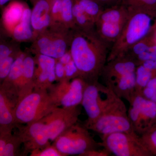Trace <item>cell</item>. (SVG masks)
Masks as SVG:
<instances>
[{"mask_svg": "<svg viewBox=\"0 0 156 156\" xmlns=\"http://www.w3.org/2000/svg\"><path fill=\"white\" fill-rule=\"evenodd\" d=\"M111 48L95 28L71 29L69 50L79 73V77L87 83L98 81L107 62Z\"/></svg>", "mask_w": 156, "mask_h": 156, "instance_id": "cell-1", "label": "cell"}, {"mask_svg": "<svg viewBox=\"0 0 156 156\" xmlns=\"http://www.w3.org/2000/svg\"><path fill=\"white\" fill-rule=\"evenodd\" d=\"M128 8V19L119 37L110 50L107 62L122 56L131 46L155 32L156 11Z\"/></svg>", "mask_w": 156, "mask_h": 156, "instance_id": "cell-2", "label": "cell"}, {"mask_svg": "<svg viewBox=\"0 0 156 156\" xmlns=\"http://www.w3.org/2000/svg\"><path fill=\"white\" fill-rule=\"evenodd\" d=\"M86 128L101 136L116 132L136 133L128 117L126 104L113 91L100 116Z\"/></svg>", "mask_w": 156, "mask_h": 156, "instance_id": "cell-3", "label": "cell"}, {"mask_svg": "<svg viewBox=\"0 0 156 156\" xmlns=\"http://www.w3.org/2000/svg\"><path fill=\"white\" fill-rule=\"evenodd\" d=\"M58 107L48 90L34 89L17 102L14 109L17 127L28 125L42 119Z\"/></svg>", "mask_w": 156, "mask_h": 156, "instance_id": "cell-4", "label": "cell"}, {"mask_svg": "<svg viewBox=\"0 0 156 156\" xmlns=\"http://www.w3.org/2000/svg\"><path fill=\"white\" fill-rule=\"evenodd\" d=\"M70 32L63 25L50 26L39 34L28 50L58 59L69 49Z\"/></svg>", "mask_w": 156, "mask_h": 156, "instance_id": "cell-5", "label": "cell"}, {"mask_svg": "<svg viewBox=\"0 0 156 156\" xmlns=\"http://www.w3.org/2000/svg\"><path fill=\"white\" fill-rule=\"evenodd\" d=\"M84 126L77 122L58 136L53 144L65 156H82L87 152L98 149L101 147Z\"/></svg>", "mask_w": 156, "mask_h": 156, "instance_id": "cell-6", "label": "cell"}, {"mask_svg": "<svg viewBox=\"0 0 156 156\" xmlns=\"http://www.w3.org/2000/svg\"><path fill=\"white\" fill-rule=\"evenodd\" d=\"M129 14V9L121 3L103 9L95 22L99 37L111 48L119 37Z\"/></svg>", "mask_w": 156, "mask_h": 156, "instance_id": "cell-7", "label": "cell"}, {"mask_svg": "<svg viewBox=\"0 0 156 156\" xmlns=\"http://www.w3.org/2000/svg\"><path fill=\"white\" fill-rule=\"evenodd\" d=\"M101 147L116 156H151L140 135L119 132L101 136Z\"/></svg>", "mask_w": 156, "mask_h": 156, "instance_id": "cell-8", "label": "cell"}, {"mask_svg": "<svg viewBox=\"0 0 156 156\" xmlns=\"http://www.w3.org/2000/svg\"><path fill=\"white\" fill-rule=\"evenodd\" d=\"M128 102V117L134 131L140 136L156 124V104L136 93Z\"/></svg>", "mask_w": 156, "mask_h": 156, "instance_id": "cell-9", "label": "cell"}, {"mask_svg": "<svg viewBox=\"0 0 156 156\" xmlns=\"http://www.w3.org/2000/svg\"><path fill=\"white\" fill-rule=\"evenodd\" d=\"M112 92L111 89L101 85L98 81L87 83L81 103L88 116L84 125L85 127L94 123L100 116Z\"/></svg>", "mask_w": 156, "mask_h": 156, "instance_id": "cell-10", "label": "cell"}, {"mask_svg": "<svg viewBox=\"0 0 156 156\" xmlns=\"http://www.w3.org/2000/svg\"><path fill=\"white\" fill-rule=\"evenodd\" d=\"M87 83L80 77L53 84L48 89L49 94L58 107L79 106L82 103Z\"/></svg>", "mask_w": 156, "mask_h": 156, "instance_id": "cell-11", "label": "cell"}, {"mask_svg": "<svg viewBox=\"0 0 156 156\" xmlns=\"http://www.w3.org/2000/svg\"><path fill=\"white\" fill-rule=\"evenodd\" d=\"M80 114L79 106L58 107L43 118L47 126L50 141H54L65 131L78 122Z\"/></svg>", "mask_w": 156, "mask_h": 156, "instance_id": "cell-12", "label": "cell"}, {"mask_svg": "<svg viewBox=\"0 0 156 156\" xmlns=\"http://www.w3.org/2000/svg\"><path fill=\"white\" fill-rule=\"evenodd\" d=\"M17 134L23 142L22 155L37 149H41L50 144L47 126L43 119L24 126H17Z\"/></svg>", "mask_w": 156, "mask_h": 156, "instance_id": "cell-13", "label": "cell"}, {"mask_svg": "<svg viewBox=\"0 0 156 156\" xmlns=\"http://www.w3.org/2000/svg\"><path fill=\"white\" fill-rule=\"evenodd\" d=\"M137 66L136 62L130 57L119 56L107 62L100 77L105 85L109 88L123 76L135 72Z\"/></svg>", "mask_w": 156, "mask_h": 156, "instance_id": "cell-14", "label": "cell"}, {"mask_svg": "<svg viewBox=\"0 0 156 156\" xmlns=\"http://www.w3.org/2000/svg\"><path fill=\"white\" fill-rule=\"evenodd\" d=\"M35 89H49L56 81V58L41 54H35Z\"/></svg>", "mask_w": 156, "mask_h": 156, "instance_id": "cell-15", "label": "cell"}, {"mask_svg": "<svg viewBox=\"0 0 156 156\" xmlns=\"http://www.w3.org/2000/svg\"><path fill=\"white\" fill-rule=\"evenodd\" d=\"M18 99L17 95L0 88V134L12 133L17 127L14 109Z\"/></svg>", "mask_w": 156, "mask_h": 156, "instance_id": "cell-16", "label": "cell"}, {"mask_svg": "<svg viewBox=\"0 0 156 156\" xmlns=\"http://www.w3.org/2000/svg\"><path fill=\"white\" fill-rule=\"evenodd\" d=\"M53 1L39 0L33 5L31 21L34 30V40L39 34L51 25V9Z\"/></svg>", "mask_w": 156, "mask_h": 156, "instance_id": "cell-17", "label": "cell"}, {"mask_svg": "<svg viewBox=\"0 0 156 156\" xmlns=\"http://www.w3.org/2000/svg\"><path fill=\"white\" fill-rule=\"evenodd\" d=\"M26 3L13 1L4 8L1 19L4 34L10 37L13 30L21 21Z\"/></svg>", "mask_w": 156, "mask_h": 156, "instance_id": "cell-18", "label": "cell"}, {"mask_svg": "<svg viewBox=\"0 0 156 156\" xmlns=\"http://www.w3.org/2000/svg\"><path fill=\"white\" fill-rule=\"evenodd\" d=\"M26 52L18 89V102L32 92L35 87V61L30 52L28 50Z\"/></svg>", "mask_w": 156, "mask_h": 156, "instance_id": "cell-19", "label": "cell"}, {"mask_svg": "<svg viewBox=\"0 0 156 156\" xmlns=\"http://www.w3.org/2000/svg\"><path fill=\"white\" fill-rule=\"evenodd\" d=\"M26 51H21L14 61L8 76L1 83L0 88L18 96V89L22 75L23 61Z\"/></svg>", "mask_w": 156, "mask_h": 156, "instance_id": "cell-20", "label": "cell"}, {"mask_svg": "<svg viewBox=\"0 0 156 156\" xmlns=\"http://www.w3.org/2000/svg\"><path fill=\"white\" fill-rule=\"evenodd\" d=\"M31 14L32 10L26 4L21 21L15 27L9 37L12 40L19 43L33 41L34 37L31 21Z\"/></svg>", "mask_w": 156, "mask_h": 156, "instance_id": "cell-21", "label": "cell"}, {"mask_svg": "<svg viewBox=\"0 0 156 156\" xmlns=\"http://www.w3.org/2000/svg\"><path fill=\"white\" fill-rule=\"evenodd\" d=\"M135 72L125 75L120 78L109 88L122 99L130 101L135 92Z\"/></svg>", "mask_w": 156, "mask_h": 156, "instance_id": "cell-22", "label": "cell"}, {"mask_svg": "<svg viewBox=\"0 0 156 156\" xmlns=\"http://www.w3.org/2000/svg\"><path fill=\"white\" fill-rule=\"evenodd\" d=\"M74 1L73 15L75 27L86 30L95 29V23Z\"/></svg>", "mask_w": 156, "mask_h": 156, "instance_id": "cell-23", "label": "cell"}, {"mask_svg": "<svg viewBox=\"0 0 156 156\" xmlns=\"http://www.w3.org/2000/svg\"><path fill=\"white\" fill-rule=\"evenodd\" d=\"M95 23L103 8L95 0H74Z\"/></svg>", "mask_w": 156, "mask_h": 156, "instance_id": "cell-24", "label": "cell"}, {"mask_svg": "<svg viewBox=\"0 0 156 156\" xmlns=\"http://www.w3.org/2000/svg\"><path fill=\"white\" fill-rule=\"evenodd\" d=\"M154 34L134 44L130 47L122 56H128L135 61L137 56L146 51L151 45L154 43Z\"/></svg>", "mask_w": 156, "mask_h": 156, "instance_id": "cell-25", "label": "cell"}, {"mask_svg": "<svg viewBox=\"0 0 156 156\" xmlns=\"http://www.w3.org/2000/svg\"><path fill=\"white\" fill-rule=\"evenodd\" d=\"M136 86L135 92L141 95L143 90L148 83L151 79L154 77L152 73L142 64L137 66L135 71Z\"/></svg>", "mask_w": 156, "mask_h": 156, "instance_id": "cell-26", "label": "cell"}, {"mask_svg": "<svg viewBox=\"0 0 156 156\" xmlns=\"http://www.w3.org/2000/svg\"><path fill=\"white\" fill-rule=\"evenodd\" d=\"M23 145L22 140L17 134H12L7 141L5 146L0 156H16L22 155L20 147Z\"/></svg>", "mask_w": 156, "mask_h": 156, "instance_id": "cell-27", "label": "cell"}, {"mask_svg": "<svg viewBox=\"0 0 156 156\" xmlns=\"http://www.w3.org/2000/svg\"><path fill=\"white\" fill-rule=\"evenodd\" d=\"M73 0H62L61 23L70 30L75 27L73 15Z\"/></svg>", "mask_w": 156, "mask_h": 156, "instance_id": "cell-28", "label": "cell"}, {"mask_svg": "<svg viewBox=\"0 0 156 156\" xmlns=\"http://www.w3.org/2000/svg\"><path fill=\"white\" fill-rule=\"evenodd\" d=\"M21 50L19 43L12 40L8 41L1 37L0 43V61L11 55L12 53Z\"/></svg>", "mask_w": 156, "mask_h": 156, "instance_id": "cell-29", "label": "cell"}, {"mask_svg": "<svg viewBox=\"0 0 156 156\" xmlns=\"http://www.w3.org/2000/svg\"><path fill=\"white\" fill-rule=\"evenodd\" d=\"M140 136L151 156H156V124Z\"/></svg>", "mask_w": 156, "mask_h": 156, "instance_id": "cell-30", "label": "cell"}, {"mask_svg": "<svg viewBox=\"0 0 156 156\" xmlns=\"http://www.w3.org/2000/svg\"><path fill=\"white\" fill-rule=\"evenodd\" d=\"M22 50L12 53L2 61H0V81L2 83L8 76L12 65L15 59L19 55Z\"/></svg>", "mask_w": 156, "mask_h": 156, "instance_id": "cell-31", "label": "cell"}, {"mask_svg": "<svg viewBox=\"0 0 156 156\" xmlns=\"http://www.w3.org/2000/svg\"><path fill=\"white\" fill-rule=\"evenodd\" d=\"M122 3L129 8L156 11V0H123Z\"/></svg>", "mask_w": 156, "mask_h": 156, "instance_id": "cell-32", "label": "cell"}, {"mask_svg": "<svg viewBox=\"0 0 156 156\" xmlns=\"http://www.w3.org/2000/svg\"><path fill=\"white\" fill-rule=\"evenodd\" d=\"M62 6V0H53L51 9L50 26L62 25L61 23Z\"/></svg>", "mask_w": 156, "mask_h": 156, "instance_id": "cell-33", "label": "cell"}, {"mask_svg": "<svg viewBox=\"0 0 156 156\" xmlns=\"http://www.w3.org/2000/svg\"><path fill=\"white\" fill-rule=\"evenodd\" d=\"M30 156H65L56 148L55 146L50 145L41 149L32 151L30 153Z\"/></svg>", "mask_w": 156, "mask_h": 156, "instance_id": "cell-34", "label": "cell"}, {"mask_svg": "<svg viewBox=\"0 0 156 156\" xmlns=\"http://www.w3.org/2000/svg\"><path fill=\"white\" fill-rule=\"evenodd\" d=\"M141 95L156 104V77L152 79L143 90Z\"/></svg>", "mask_w": 156, "mask_h": 156, "instance_id": "cell-35", "label": "cell"}, {"mask_svg": "<svg viewBox=\"0 0 156 156\" xmlns=\"http://www.w3.org/2000/svg\"><path fill=\"white\" fill-rule=\"evenodd\" d=\"M148 60L156 61V43L155 41L151 45L148 50L144 53H141L137 56L135 61L138 65L141 64L143 62Z\"/></svg>", "mask_w": 156, "mask_h": 156, "instance_id": "cell-36", "label": "cell"}, {"mask_svg": "<svg viewBox=\"0 0 156 156\" xmlns=\"http://www.w3.org/2000/svg\"><path fill=\"white\" fill-rule=\"evenodd\" d=\"M65 80L70 81L75 78L79 77V73L77 67L73 60L64 66Z\"/></svg>", "mask_w": 156, "mask_h": 156, "instance_id": "cell-37", "label": "cell"}, {"mask_svg": "<svg viewBox=\"0 0 156 156\" xmlns=\"http://www.w3.org/2000/svg\"><path fill=\"white\" fill-rule=\"evenodd\" d=\"M55 74L57 82H62L65 80L64 66L58 60H56L55 65Z\"/></svg>", "mask_w": 156, "mask_h": 156, "instance_id": "cell-38", "label": "cell"}, {"mask_svg": "<svg viewBox=\"0 0 156 156\" xmlns=\"http://www.w3.org/2000/svg\"><path fill=\"white\" fill-rule=\"evenodd\" d=\"M111 155V153L108 151L104 148L102 150H94L87 152L83 154L82 156H108Z\"/></svg>", "mask_w": 156, "mask_h": 156, "instance_id": "cell-39", "label": "cell"}, {"mask_svg": "<svg viewBox=\"0 0 156 156\" xmlns=\"http://www.w3.org/2000/svg\"><path fill=\"white\" fill-rule=\"evenodd\" d=\"M103 7V9L109 8L122 3L123 0H95Z\"/></svg>", "mask_w": 156, "mask_h": 156, "instance_id": "cell-40", "label": "cell"}, {"mask_svg": "<svg viewBox=\"0 0 156 156\" xmlns=\"http://www.w3.org/2000/svg\"><path fill=\"white\" fill-rule=\"evenodd\" d=\"M140 64H142L144 67L150 70L154 76H156V61L155 60H148L143 62Z\"/></svg>", "mask_w": 156, "mask_h": 156, "instance_id": "cell-41", "label": "cell"}, {"mask_svg": "<svg viewBox=\"0 0 156 156\" xmlns=\"http://www.w3.org/2000/svg\"><path fill=\"white\" fill-rule=\"evenodd\" d=\"M56 59L64 66L68 64L69 62L73 60L72 56L69 49L61 57Z\"/></svg>", "mask_w": 156, "mask_h": 156, "instance_id": "cell-42", "label": "cell"}, {"mask_svg": "<svg viewBox=\"0 0 156 156\" xmlns=\"http://www.w3.org/2000/svg\"><path fill=\"white\" fill-rule=\"evenodd\" d=\"M10 1L11 0H0V6L1 8Z\"/></svg>", "mask_w": 156, "mask_h": 156, "instance_id": "cell-43", "label": "cell"}, {"mask_svg": "<svg viewBox=\"0 0 156 156\" xmlns=\"http://www.w3.org/2000/svg\"><path fill=\"white\" fill-rule=\"evenodd\" d=\"M30 1L31 3L33 5H34L38 1H39V0H29Z\"/></svg>", "mask_w": 156, "mask_h": 156, "instance_id": "cell-44", "label": "cell"}, {"mask_svg": "<svg viewBox=\"0 0 156 156\" xmlns=\"http://www.w3.org/2000/svg\"><path fill=\"white\" fill-rule=\"evenodd\" d=\"M154 37L155 41L156 43V30L155 32L154 36Z\"/></svg>", "mask_w": 156, "mask_h": 156, "instance_id": "cell-45", "label": "cell"}]
</instances>
